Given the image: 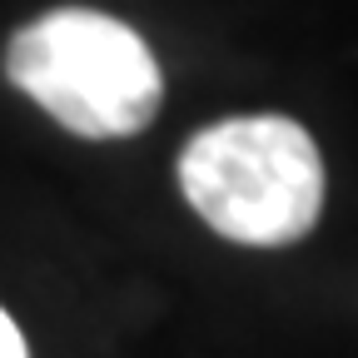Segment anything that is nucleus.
<instances>
[{
	"label": "nucleus",
	"mask_w": 358,
	"mask_h": 358,
	"mask_svg": "<svg viewBox=\"0 0 358 358\" xmlns=\"http://www.w3.org/2000/svg\"><path fill=\"white\" fill-rule=\"evenodd\" d=\"M189 209L234 244L279 249L324 209V159L308 129L284 115H244L199 129L179 155Z\"/></svg>",
	"instance_id": "1"
},
{
	"label": "nucleus",
	"mask_w": 358,
	"mask_h": 358,
	"mask_svg": "<svg viewBox=\"0 0 358 358\" xmlns=\"http://www.w3.org/2000/svg\"><path fill=\"white\" fill-rule=\"evenodd\" d=\"M6 75L85 140L140 134L164 95L150 45L124 20L80 6L30 20L6 50Z\"/></svg>",
	"instance_id": "2"
},
{
	"label": "nucleus",
	"mask_w": 358,
	"mask_h": 358,
	"mask_svg": "<svg viewBox=\"0 0 358 358\" xmlns=\"http://www.w3.org/2000/svg\"><path fill=\"white\" fill-rule=\"evenodd\" d=\"M0 358H30V353H25V338H20V329L10 324L6 308H0Z\"/></svg>",
	"instance_id": "3"
}]
</instances>
